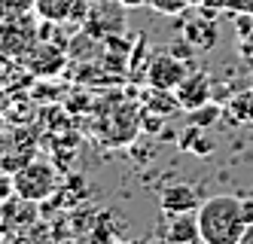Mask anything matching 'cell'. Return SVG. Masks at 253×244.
I'll use <instances>...</instances> for the list:
<instances>
[{
	"mask_svg": "<svg viewBox=\"0 0 253 244\" xmlns=\"http://www.w3.org/2000/svg\"><path fill=\"white\" fill-rule=\"evenodd\" d=\"M202 244H241L253 229V198L232 193L211 195L195 208Z\"/></svg>",
	"mask_w": 253,
	"mask_h": 244,
	"instance_id": "1",
	"label": "cell"
},
{
	"mask_svg": "<svg viewBox=\"0 0 253 244\" xmlns=\"http://www.w3.org/2000/svg\"><path fill=\"white\" fill-rule=\"evenodd\" d=\"M58 186V174L49 162H28L12 174V193L25 201H46Z\"/></svg>",
	"mask_w": 253,
	"mask_h": 244,
	"instance_id": "2",
	"label": "cell"
},
{
	"mask_svg": "<svg viewBox=\"0 0 253 244\" xmlns=\"http://www.w3.org/2000/svg\"><path fill=\"white\" fill-rule=\"evenodd\" d=\"M143 73H147V83H150L153 89L174 92L180 83H183V77L189 73V67H186V61L180 58V55H174V52H153Z\"/></svg>",
	"mask_w": 253,
	"mask_h": 244,
	"instance_id": "3",
	"label": "cell"
},
{
	"mask_svg": "<svg viewBox=\"0 0 253 244\" xmlns=\"http://www.w3.org/2000/svg\"><path fill=\"white\" fill-rule=\"evenodd\" d=\"M6 18H9V25L0 31V52L19 58V55L31 52L34 46V25H31V18H25V9H6Z\"/></svg>",
	"mask_w": 253,
	"mask_h": 244,
	"instance_id": "4",
	"label": "cell"
},
{
	"mask_svg": "<svg viewBox=\"0 0 253 244\" xmlns=\"http://www.w3.org/2000/svg\"><path fill=\"white\" fill-rule=\"evenodd\" d=\"M162 238H165V244H202V232H198L195 211H183V214H165V226H162Z\"/></svg>",
	"mask_w": 253,
	"mask_h": 244,
	"instance_id": "5",
	"label": "cell"
},
{
	"mask_svg": "<svg viewBox=\"0 0 253 244\" xmlns=\"http://www.w3.org/2000/svg\"><path fill=\"white\" fill-rule=\"evenodd\" d=\"M174 95H177V104L183 110L205 107L211 101V80H208V73L205 70H189L183 77V83L174 89Z\"/></svg>",
	"mask_w": 253,
	"mask_h": 244,
	"instance_id": "6",
	"label": "cell"
},
{
	"mask_svg": "<svg viewBox=\"0 0 253 244\" xmlns=\"http://www.w3.org/2000/svg\"><path fill=\"white\" fill-rule=\"evenodd\" d=\"M198 195L189 183H171L159 193V208L165 214H183V211H195L198 208Z\"/></svg>",
	"mask_w": 253,
	"mask_h": 244,
	"instance_id": "7",
	"label": "cell"
},
{
	"mask_svg": "<svg viewBox=\"0 0 253 244\" xmlns=\"http://www.w3.org/2000/svg\"><path fill=\"white\" fill-rule=\"evenodd\" d=\"M83 0H37V12L43 18H52V22H64V18H74L77 15V6Z\"/></svg>",
	"mask_w": 253,
	"mask_h": 244,
	"instance_id": "8",
	"label": "cell"
},
{
	"mask_svg": "<svg viewBox=\"0 0 253 244\" xmlns=\"http://www.w3.org/2000/svg\"><path fill=\"white\" fill-rule=\"evenodd\" d=\"M186 3H189V0H147V6H153V9L162 12V15H177V12H183Z\"/></svg>",
	"mask_w": 253,
	"mask_h": 244,
	"instance_id": "9",
	"label": "cell"
},
{
	"mask_svg": "<svg viewBox=\"0 0 253 244\" xmlns=\"http://www.w3.org/2000/svg\"><path fill=\"white\" fill-rule=\"evenodd\" d=\"M189 113H192L195 125H211V119L220 116V107H208V104H205V110H202V107H195V110H189Z\"/></svg>",
	"mask_w": 253,
	"mask_h": 244,
	"instance_id": "10",
	"label": "cell"
},
{
	"mask_svg": "<svg viewBox=\"0 0 253 244\" xmlns=\"http://www.w3.org/2000/svg\"><path fill=\"white\" fill-rule=\"evenodd\" d=\"M6 9H28V6H34L37 0H0Z\"/></svg>",
	"mask_w": 253,
	"mask_h": 244,
	"instance_id": "11",
	"label": "cell"
},
{
	"mask_svg": "<svg viewBox=\"0 0 253 244\" xmlns=\"http://www.w3.org/2000/svg\"><path fill=\"white\" fill-rule=\"evenodd\" d=\"M113 3H119V6H143L147 0H113Z\"/></svg>",
	"mask_w": 253,
	"mask_h": 244,
	"instance_id": "12",
	"label": "cell"
},
{
	"mask_svg": "<svg viewBox=\"0 0 253 244\" xmlns=\"http://www.w3.org/2000/svg\"><path fill=\"white\" fill-rule=\"evenodd\" d=\"M0 80H3V58H0Z\"/></svg>",
	"mask_w": 253,
	"mask_h": 244,
	"instance_id": "13",
	"label": "cell"
}]
</instances>
